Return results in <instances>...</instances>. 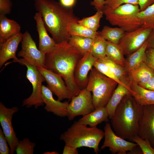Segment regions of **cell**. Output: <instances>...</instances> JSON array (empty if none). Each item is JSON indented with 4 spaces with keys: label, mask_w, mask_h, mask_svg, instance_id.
Wrapping results in <instances>:
<instances>
[{
    "label": "cell",
    "mask_w": 154,
    "mask_h": 154,
    "mask_svg": "<svg viewBox=\"0 0 154 154\" xmlns=\"http://www.w3.org/2000/svg\"><path fill=\"white\" fill-rule=\"evenodd\" d=\"M125 32L118 27H112L108 26H104L99 32L100 35L107 41L117 44H119Z\"/></svg>",
    "instance_id": "28"
},
{
    "label": "cell",
    "mask_w": 154,
    "mask_h": 154,
    "mask_svg": "<svg viewBox=\"0 0 154 154\" xmlns=\"http://www.w3.org/2000/svg\"><path fill=\"white\" fill-rule=\"evenodd\" d=\"M36 23V27L39 39L38 49L44 54L49 52L56 44L52 38L48 35L40 13H36L33 17Z\"/></svg>",
    "instance_id": "17"
},
{
    "label": "cell",
    "mask_w": 154,
    "mask_h": 154,
    "mask_svg": "<svg viewBox=\"0 0 154 154\" xmlns=\"http://www.w3.org/2000/svg\"><path fill=\"white\" fill-rule=\"evenodd\" d=\"M77 148L65 145L62 152L63 154H78Z\"/></svg>",
    "instance_id": "42"
},
{
    "label": "cell",
    "mask_w": 154,
    "mask_h": 154,
    "mask_svg": "<svg viewBox=\"0 0 154 154\" xmlns=\"http://www.w3.org/2000/svg\"><path fill=\"white\" fill-rule=\"evenodd\" d=\"M104 140L100 147L102 149L106 147L113 154H126L128 151H134L138 146L136 143L126 141L114 133L110 124L107 123L104 127Z\"/></svg>",
    "instance_id": "8"
},
{
    "label": "cell",
    "mask_w": 154,
    "mask_h": 154,
    "mask_svg": "<svg viewBox=\"0 0 154 154\" xmlns=\"http://www.w3.org/2000/svg\"><path fill=\"white\" fill-rule=\"evenodd\" d=\"M106 55L113 62L124 68L125 61L124 55L121 48L118 44L107 41Z\"/></svg>",
    "instance_id": "25"
},
{
    "label": "cell",
    "mask_w": 154,
    "mask_h": 154,
    "mask_svg": "<svg viewBox=\"0 0 154 154\" xmlns=\"http://www.w3.org/2000/svg\"><path fill=\"white\" fill-rule=\"evenodd\" d=\"M60 3L66 7H72L74 5L76 0H60Z\"/></svg>",
    "instance_id": "45"
},
{
    "label": "cell",
    "mask_w": 154,
    "mask_h": 154,
    "mask_svg": "<svg viewBox=\"0 0 154 154\" xmlns=\"http://www.w3.org/2000/svg\"><path fill=\"white\" fill-rule=\"evenodd\" d=\"M94 39L78 36H71L68 42L69 44L78 51L84 54L90 52Z\"/></svg>",
    "instance_id": "27"
},
{
    "label": "cell",
    "mask_w": 154,
    "mask_h": 154,
    "mask_svg": "<svg viewBox=\"0 0 154 154\" xmlns=\"http://www.w3.org/2000/svg\"><path fill=\"white\" fill-rule=\"evenodd\" d=\"M38 69L44 77L47 84V87L52 93L61 101L72 98L69 90L61 75L48 70L43 67H37Z\"/></svg>",
    "instance_id": "13"
},
{
    "label": "cell",
    "mask_w": 154,
    "mask_h": 154,
    "mask_svg": "<svg viewBox=\"0 0 154 154\" xmlns=\"http://www.w3.org/2000/svg\"><path fill=\"white\" fill-rule=\"evenodd\" d=\"M130 91L131 89L118 84L106 106L110 119L114 115L116 109L123 98L126 95H131Z\"/></svg>",
    "instance_id": "23"
},
{
    "label": "cell",
    "mask_w": 154,
    "mask_h": 154,
    "mask_svg": "<svg viewBox=\"0 0 154 154\" xmlns=\"http://www.w3.org/2000/svg\"><path fill=\"white\" fill-rule=\"evenodd\" d=\"M21 42V49L18 53V56L37 67H44L45 54L38 49L36 43L27 31L23 34Z\"/></svg>",
    "instance_id": "11"
},
{
    "label": "cell",
    "mask_w": 154,
    "mask_h": 154,
    "mask_svg": "<svg viewBox=\"0 0 154 154\" xmlns=\"http://www.w3.org/2000/svg\"><path fill=\"white\" fill-rule=\"evenodd\" d=\"M12 62H18L27 67L26 77L33 87L31 94L28 98L23 100L22 106L27 108L34 106L37 109L38 107L43 106L44 103L42 98V83L45 81V80L37 67L23 58H17L13 59Z\"/></svg>",
    "instance_id": "7"
},
{
    "label": "cell",
    "mask_w": 154,
    "mask_h": 154,
    "mask_svg": "<svg viewBox=\"0 0 154 154\" xmlns=\"http://www.w3.org/2000/svg\"><path fill=\"white\" fill-rule=\"evenodd\" d=\"M143 106V112L139 122L138 135L148 140L154 148V105Z\"/></svg>",
    "instance_id": "14"
},
{
    "label": "cell",
    "mask_w": 154,
    "mask_h": 154,
    "mask_svg": "<svg viewBox=\"0 0 154 154\" xmlns=\"http://www.w3.org/2000/svg\"><path fill=\"white\" fill-rule=\"evenodd\" d=\"M21 26L15 21L0 15V44L20 33Z\"/></svg>",
    "instance_id": "20"
},
{
    "label": "cell",
    "mask_w": 154,
    "mask_h": 154,
    "mask_svg": "<svg viewBox=\"0 0 154 154\" xmlns=\"http://www.w3.org/2000/svg\"><path fill=\"white\" fill-rule=\"evenodd\" d=\"M98 59L106 64L122 83L130 87V80L124 68L115 63L106 56Z\"/></svg>",
    "instance_id": "26"
},
{
    "label": "cell",
    "mask_w": 154,
    "mask_h": 154,
    "mask_svg": "<svg viewBox=\"0 0 154 154\" xmlns=\"http://www.w3.org/2000/svg\"><path fill=\"white\" fill-rule=\"evenodd\" d=\"M67 29L71 36H78L94 39L98 32L94 31L78 23L71 22L67 26Z\"/></svg>",
    "instance_id": "29"
},
{
    "label": "cell",
    "mask_w": 154,
    "mask_h": 154,
    "mask_svg": "<svg viewBox=\"0 0 154 154\" xmlns=\"http://www.w3.org/2000/svg\"><path fill=\"white\" fill-rule=\"evenodd\" d=\"M9 144L2 129L0 128V154H9L11 150Z\"/></svg>",
    "instance_id": "37"
},
{
    "label": "cell",
    "mask_w": 154,
    "mask_h": 154,
    "mask_svg": "<svg viewBox=\"0 0 154 154\" xmlns=\"http://www.w3.org/2000/svg\"><path fill=\"white\" fill-rule=\"evenodd\" d=\"M12 5L11 0H0V15H6L9 14Z\"/></svg>",
    "instance_id": "38"
},
{
    "label": "cell",
    "mask_w": 154,
    "mask_h": 154,
    "mask_svg": "<svg viewBox=\"0 0 154 154\" xmlns=\"http://www.w3.org/2000/svg\"><path fill=\"white\" fill-rule=\"evenodd\" d=\"M45 26L56 43L69 42L71 36L67 27L71 22L78 23L72 7H66L55 0H33Z\"/></svg>",
    "instance_id": "2"
},
{
    "label": "cell",
    "mask_w": 154,
    "mask_h": 154,
    "mask_svg": "<svg viewBox=\"0 0 154 154\" xmlns=\"http://www.w3.org/2000/svg\"><path fill=\"white\" fill-rule=\"evenodd\" d=\"M130 81L139 86L147 82L154 75V72L145 62L128 73Z\"/></svg>",
    "instance_id": "22"
},
{
    "label": "cell",
    "mask_w": 154,
    "mask_h": 154,
    "mask_svg": "<svg viewBox=\"0 0 154 154\" xmlns=\"http://www.w3.org/2000/svg\"><path fill=\"white\" fill-rule=\"evenodd\" d=\"M152 30L141 27L125 32L118 44L124 55H129L140 48L147 39Z\"/></svg>",
    "instance_id": "12"
},
{
    "label": "cell",
    "mask_w": 154,
    "mask_h": 154,
    "mask_svg": "<svg viewBox=\"0 0 154 154\" xmlns=\"http://www.w3.org/2000/svg\"><path fill=\"white\" fill-rule=\"evenodd\" d=\"M132 141L139 146L143 154H154V148L148 140L143 139L137 135L133 138Z\"/></svg>",
    "instance_id": "35"
},
{
    "label": "cell",
    "mask_w": 154,
    "mask_h": 154,
    "mask_svg": "<svg viewBox=\"0 0 154 154\" xmlns=\"http://www.w3.org/2000/svg\"><path fill=\"white\" fill-rule=\"evenodd\" d=\"M144 62L154 72V49L147 48Z\"/></svg>",
    "instance_id": "39"
},
{
    "label": "cell",
    "mask_w": 154,
    "mask_h": 154,
    "mask_svg": "<svg viewBox=\"0 0 154 154\" xmlns=\"http://www.w3.org/2000/svg\"><path fill=\"white\" fill-rule=\"evenodd\" d=\"M109 115L105 107H101L95 109L90 113L82 116L77 121L81 124L90 127H96L102 122L108 121Z\"/></svg>",
    "instance_id": "21"
},
{
    "label": "cell",
    "mask_w": 154,
    "mask_h": 154,
    "mask_svg": "<svg viewBox=\"0 0 154 154\" xmlns=\"http://www.w3.org/2000/svg\"><path fill=\"white\" fill-rule=\"evenodd\" d=\"M19 109L15 106L9 108L0 103V123L2 129L7 141L11 150L13 154L19 141L13 129L12 119L13 115Z\"/></svg>",
    "instance_id": "10"
},
{
    "label": "cell",
    "mask_w": 154,
    "mask_h": 154,
    "mask_svg": "<svg viewBox=\"0 0 154 154\" xmlns=\"http://www.w3.org/2000/svg\"><path fill=\"white\" fill-rule=\"evenodd\" d=\"M147 48V41L136 51L129 55L125 59L124 68L127 73L139 67L144 62L146 58V51Z\"/></svg>",
    "instance_id": "24"
},
{
    "label": "cell",
    "mask_w": 154,
    "mask_h": 154,
    "mask_svg": "<svg viewBox=\"0 0 154 154\" xmlns=\"http://www.w3.org/2000/svg\"><path fill=\"white\" fill-rule=\"evenodd\" d=\"M94 110L91 92L85 88L72 98L68 106L67 117L71 121L76 116H84Z\"/></svg>",
    "instance_id": "9"
},
{
    "label": "cell",
    "mask_w": 154,
    "mask_h": 154,
    "mask_svg": "<svg viewBox=\"0 0 154 154\" xmlns=\"http://www.w3.org/2000/svg\"><path fill=\"white\" fill-rule=\"evenodd\" d=\"M130 93L137 103L141 106L154 105V91L145 88L130 81Z\"/></svg>",
    "instance_id": "19"
},
{
    "label": "cell",
    "mask_w": 154,
    "mask_h": 154,
    "mask_svg": "<svg viewBox=\"0 0 154 154\" xmlns=\"http://www.w3.org/2000/svg\"><path fill=\"white\" fill-rule=\"evenodd\" d=\"M140 86L145 88L154 91V75L147 82Z\"/></svg>",
    "instance_id": "44"
},
{
    "label": "cell",
    "mask_w": 154,
    "mask_h": 154,
    "mask_svg": "<svg viewBox=\"0 0 154 154\" xmlns=\"http://www.w3.org/2000/svg\"><path fill=\"white\" fill-rule=\"evenodd\" d=\"M142 112L143 106L137 103L131 95L125 96L110 119L116 134L132 141L133 138L138 135L139 122Z\"/></svg>",
    "instance_id": "3"
},
{
    "label": "cell",
    "mask_w": 154,
    "mask_h": 154,
    "mask_svg": "<svg viewBox=\"0 0 154 154\" xmlns=\"http://www.w3.org/2000/svg\"><path fill=\"white\" fill-rule=\"evenodd\" d=\"M84 54L68 41L56 43L51 50L45 54L44 67L61 76L72 99L81 90L76 82L74 72L78 61Z\"/></svg>",
    "instance_id": "1"
},
{
    "label": "cell",
    "mask_w": 154,
    "mask_h": 154,
    "mask_svg": "<svg viewBox=\"0 0 154 154\" xmlns=\"http://www.w3.org/2000/svg\"><path fill=\"white\" fill-rule=\"evenodd\" d=\"M104 14L103 11H97L94 15L91 16L79 19L78 23L94 31L97 32L100 26V20Z\"/></svg>",
    "instance_id": "32"
},
{
    "label": "cell",
    "mask_w": 154,
    "mask_h": 154,
    "mask_svg": "<svg viewBox=\"0 0 154 154\" xmlns=\"http://www.w3.org/2000/svg\"><path fill=\"white\" fill-rule=\"evenodd\" d=\"M153 4L154 0H139L138 5L141 11Z\"/></svg>",
    "instance_id": "41"
},
{
    "label": "cell",
    "mask_w": 154,
    "mask_h": 154,
    "mask_svg": "<svg viewBox=\"0 0 154 154\" xmlns=\"http://www.w3.org/2000/svg\"><path fill=\"white\" fill-rule=\"evenodd\" d=\"M53 93L47 86L42 85V98L45 105L44 109L48 112L60 117H67L68 102H62L55 100L53 97Z\"/></svg>",
    "instance_id": "16"
},
{
    "label": "cell",
    "mask_w": 154,
    "mask_h": 154,
    "mask_svg": "<svg viewBox=\"0 0 154 154\" xmlns=\"http://www.w3.org/2000/svg\"><path fill=\"white\" fill-rule=\"evenodd\" d=\"M140 11L138 5L126 3L112 9L104 7L103 11L107 20L112 25L117 26L125 32L135 30L142 25L138 16Z\"/></svg>",
    "instance_id": "6"
},
{
    "label": "cell",
    "mask_w": 154,
    "mask_h": 154,
    "mask_svg": "<svg viewBox=\"0 0 154 154\" xmlns=\"http://www.w3.org/2000/svg\"><path fill=\"white\" fill-rule=\"evenodd\" d=\"M93 67L99 72L117 82L118 84H122L129 89L130 88L122 83L114 74L109 67L99 59H97Z\"/></svg>",
    "instance_id": "33"
},
{
    "label": "cell",
    "mask_w": 154,
    "mask_h": 154,
    "mask_svg": "<svg viewBox=\"0 0 154 154\" xmlns=\"http://www.w3.org/2000/svg\"><path fill=\"white\" fill-rule=\"evenodd\" d=\"M23 34L21 32L10 38L0 44V67L8 60L17 58L16 52L21 42Z\"/></svg>",
    "instance_id": "18"
},
{
    "label": "cell",
    "mask_w": 154,
    "mask_h": 154,
    "mask_svg": "<svg viewBox=\"0 0 154 154\" xmlns=\"http://www.w3.org/2000/svg\"><path fill=\"white\" fill-rule=\"evenodd\" d=\"M118 84L94 67L92 68L89 73L86 89L92 93L94 109L106 106Z\"/></svg>",
    "instance_id": "5"
},
{
    "label": "cell",
    "mask_w": 154,
    "mask_h": 154,
    "mask_svg": "<svg viewBox=\"0 0 154 154\" xmlns=\"http://www.w3.org/2000/svg\"><path fill=\"white\" fill-rule=\"evenodd\" d=\"M139 0H105V7L114 9L123 4L138 5Z\"/></svg>",
    "instance_id": "36"
},
{
    "label": "cell",
    "mask_w": 154,
    "mask_h": 154,
    "mask_svg": "<svg viewBox=\"0 0 154 154\" xmlns=\"http://www.w3.org/2000/svg\"><path fill=\"white\" fill-rule=\"evenodd\" d=\"M92 0V1L91 2L90 4L94 7L97 11H103L105 6V0Z\"/></svg>",
    "instance_id": "40"
},
{
    "label": "cell",
    "mask_w": 154,
    "mask_h": 154,
    "mask_svg": "<svg viewBox=\"0 0 154 154\" xmlns=\"http://www.w3.org/2000/svg\"><path fill=\"white\" fill-rule=\"evenodd\" d=\"M138 16L141 21V27L154 30V4L140 11Z\"/></svg>",
    "instance_id": "31"
},
{
    "label": "cell",
    "mask_w": 154,
    "mask_h": 154,
    "mask_svg": "<svg viewBox=\"0 0 154 154\" xmlns=\"http://www.w3.org/2000/svg\"><path fill=\"white\" fill-rule=\"evenodd\" d=\"M36 144L25 138L19 141L15 150L17 154H33Z\"/></svg>",
    "instance_id": "34"
},
{
    "label": "cell",
    "mask_w": 154,
    "mask_h": 154,
    "mask_svg": "<svg viewBox=\"0 0 154 154\" xmlns=\"http://www.w3.org/2000/svg\"><path fill=\"white\" fill-rule=\"evenodd\" d=\"M147 48L154 49V30H152L147 40Z\"/></svg>",
    "instance_id": "43"
},
{
    "label": "cell",
    "mask_w": 154,
    "mask_h": 154,
    "mask_svg": "<svg viewBox=\"0 0 154 154\" xmlns=\"http://www.w3.org/2000/svg\"><path fill=\"white\" fill-rule=\"evenodd\" d=\"M97 59L90 52H88L85 53L78 61L75 69L74 78L81 90L86 88L90 72Z\"/></svg>",
    "instance_id": "15"
},
{
    "label": "cell",
    "mask_w": 154,
    "mask_h": 154,
    "mask_svg": "<svg viewBox=\"0 0 154 154\" xmlns=\"http://www.w3.org/2000/svg\"><path fill=\"white\" fill-rule=\"evenodd\" d=\"M104 135V132L97 127H88L75 121L60 135V139L66 145L77 149L82 147L92 148L98 154L99 144Z\"/></svg>",
    "instance_id": "4"
},
{
    "label": "cell",
    "mask_w": 154,
    "mask_h": 154,
    "mask_svg": "<svg viewBox=\"0 0 154 154\" xmlns=\"http://www.w3.org/2000/svg\"><path fill=\"white\" fill-rule=\"evenodd\" d=\"M107 41L100 34L99 32L94 41L90 52L97 59H101L106 56V49Z\"/></svg>",
    "instance_id": "30"
}]
</instances>
